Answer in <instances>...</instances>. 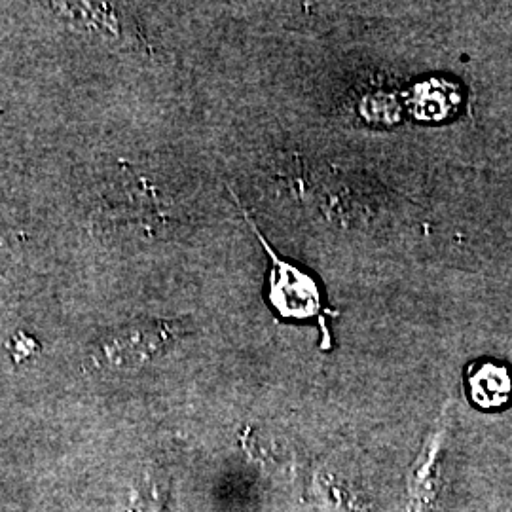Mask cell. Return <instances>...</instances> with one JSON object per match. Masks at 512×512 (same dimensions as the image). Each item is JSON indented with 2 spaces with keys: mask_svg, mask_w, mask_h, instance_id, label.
I'll return each mask as SVG.
<instances>
[{
  "mask_svg": "<svg viewBox=\"0 0 512 512\" xmlns=\"http://www.w3.org/2000/svg\"><path fill=\"white\" fill-rule=\"evenodd\" d=\"M188 332V319L139 317L103 332L93 344L92 363L101 370H135L165 353Z\"/></svg>",
  "mask_w": 512,
  "mask_h": 512,
  "instance_id": "obj_1",
  "label": "cell"
},
{
  "mask_svg": "<svg viewBox=\"0 0 512 512\" xmlns=\"http://www.w3.org/2000/svg\"><path fill=\"white\" fill-rule=\"evenodd\" d=\"M234 196V192L230 190ZM236 198V196H234ZM236 203L255 232L256 239L260 245L266 249V255L270 258V274H268V302L272 310L281 317V319H291V321H306L317 317L321 325H325V315L330 313L325 293L321 283L317 281L315 275H311L308 270L300 268L291 260L277 255L274 247L266 241L262 230L256 226L255 219L249 215V211L241 205L238 198Z\"/></svg>",
  "mask_w": 512,
  "mask_h": 512,
  "instance_id": "obj_2",
  "label": "cell"
},
{
  "mask_svg": "<svg viewBox=\"0 0 512 512\" xmlns=\"http://www.w3.org/2000/svg\"><path fill=\"white\" fill-rule=\"evenodd\" d=\"M446 427L440 423L439 429L429 435L421 448L420 456L412 463L406 480V512H429L431 503L439 490L440 465Z\"/></svg>",
  "mask_w": 512,
  "mask_h": 512,
  "instance_id": "obj_3",
  "label": "cell"
},
{
  "mask_svg": "<svg viewBox=\"0 0 512 512\" xmlns=\"http://www.w3.org/2000/svg\"><path fill=\"white\" fill-rule=\"evenodd\" d=\"M467 391L478 408H503L512 399V374L509 366L497 363L494 359L476 361L467 368Z\"/></svg>",
  "mask_w": 512,
  "mask_h": 512,
  "instance_id": "obj_4",
  "label": "cell"
},
{
  "mask_svg": "<svg viewBox=\"0 0 512 512\" xmlns=\"http://www.w3.org/2000/svg\"><path fill=\"white\" fill-rule=\"evenodd\" d=\"M167 494L154 478H145V482L131 495L129 512H164Z\"/></svg>",
  "mask_w": 512,
  "mask_h": 512,
  "instance_id": "obj_5",
  "label": "cell"
},
{
  "mask_svg": "<svg viewBox=\"0 0 512 512\" xmlns=\"http://www.w3.org/2000/svg\"><path fill=\"white\" fill-rule=\"evenodd\" d=\"M38 351H40V346H38L37 340L23 332H18L16 338L12 340V355H14L16 363L23 359H31Z\"/></svg>",
  "mask_w": 512,
  "mask_h": 512,
  "instance_id": "obj_6",
  "label": "cell"
}]
</instances>
